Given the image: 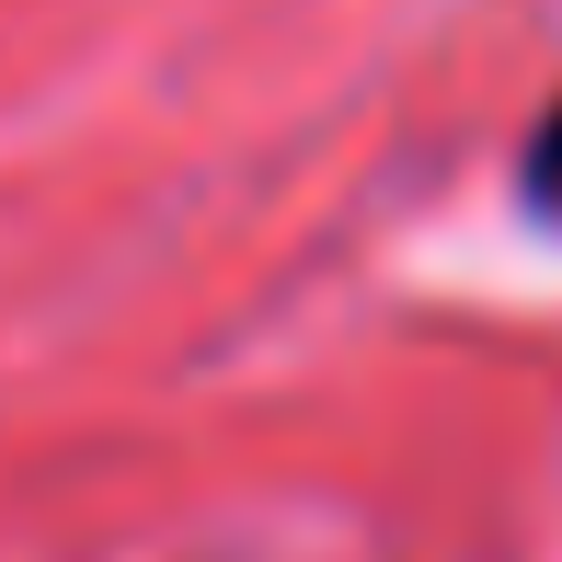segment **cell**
I'll use <instances>...</instances> for the list:
<instances>
[{
  "mask_svg": "<svg viewBox=\"0 0 562 562\" xmlns=\"http://www.w3.org/2000/svg\"><path fill=\"white\" fill-rule=\"evenodd\" d=\"M517 195H528L540 218H562V104L528 126V149H517Z\"/></svg>",
  "mask_w": 562,
  "mask_h": 562,
  "instance_id": "cell-1",
  "label": "cell"
}]
</instances>
